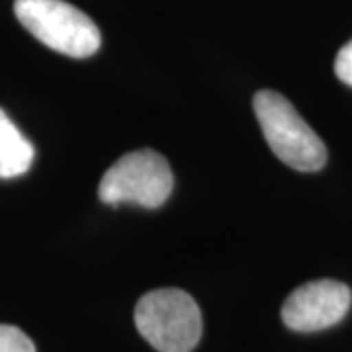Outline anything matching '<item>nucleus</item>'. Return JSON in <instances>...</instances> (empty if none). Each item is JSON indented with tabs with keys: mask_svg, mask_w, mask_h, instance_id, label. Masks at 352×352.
Masks as SVG:
<instances>
[{
	"mask_svg": "<svg viewBox=\"0 0 352 352\" xmlns=\"http://www.w3.org/2000/svg\"><path fill=\"white\" fill-rule=\"evenodd\" d=\"M351 288L337 280H314L294 289L282 305V321L298 333L337 325L351 307Z\"/></svg>",
	"mask_w": 352,
	"mask_h": 352,
	"instance_id": "nucleus-5",
	"label": "nucleus"
},
{
	"mask_svg": "<svg viewBox=\"0 0 352 352\" xmlns=\"http://www.w3.org/2000/svg\"><path fill=\"white\" fill-rule=\"evenodd\" d=\"M34 163V145L0 108V178L25 175Z\"/></svg>",
	"mask_w": 352,
	"mask_h": 352,
	"instance_id": "nucleus-6",
	"label": "nucleus"
},
{
	"mask_svg": "<svg viewBox=\"0 0 352 352\" xmlns=\"http://www.w3.org/2000/svg\"><path fill=\"white\" fill-rule=\"evenodd\" d=\"M141 337L159 352H192L201 339V311L194 298L176 288L153 289L135 305Z\"/></svg>",
	"mask_w": 352,
	"mask_h": 352,
	"instance_id": "nucleus-2",
	"label": "nucleus"
},
{
	"mask_svg": "<svg viewBox=\"0 0 352 352\" xmlns=\"http://www.w3.org/2000/svg\"><path fill=\"white\" fill-rule=\"evenodd\" d=\"M258 126L268 147L282 163L300 173H315L327 163V147L294 104L276 90H261L252 98Z\"/></svg>",
	"mask_w": 352,
	"mask_h": 352,
	"instance_id": "nucleus-1",
	"label": "nucleus"
},
{
	"mask_svg": "<svg viewBox=\"0 0 352 352\" xmlns=\"http://www.w3.org/2000/svg\"><path fill=\"white\" fill-rule=\"evenodd\" d=\"M0 352H36L32 339L14 325H0Z\"/></svg>",
	"mask_w": 352,
	"mask_h": 352,
	"instance_id": "nucleus-7",
	"label": "nucleus"
},
{
	"mask_svg": "<svg viewBox=\"0 0 352 352\" xmlns=\"http://www.w3.org/2000/svg\"><path fill=\"white\" fill-rule=\"evenodd\" d=\"M173 170L161 153L139 149L122 155L104 173L98 198L104 204H135L141 208H159L173 194Z\"/></svg>",
	"mask_w": 352,
	"mask_h": 352,
	"instance_id": "nucleus-4",
	"label": "nucleus"
},
{
	"mask_svg": "<svg viewBox=\"0 0 352 352\" xmlns=\"http://www.w3.org/2000/svg\"><path fill=\"white\" fill-rule=\"evenodd\" d=\"M335 73L339 76L340 82L352 87V39L346 45H342L339 53H337V59H335Z\"/></svg>",
	"mask_w": 352,
	"mask_h": 352,
	"instance_id": "nucleus-8",
	"label": "nucleus"
},
{
	"mask_svg": "<svg viewBox=\"0 0 352 352\" xmlns=\"http://www.w3.org/2000/svg\"><path fill=\"white\" fill-rule=\"evenodd\" d=\"M14 14L34 38L57 53L85 59L100 50L98 25L65 0H16Z\"/></svg>",
	"mask_w": 352,
	"mask_h": 352,
	"instance_id": "nucleus-3",
	"label": "nucleus"
}]
</instances>
